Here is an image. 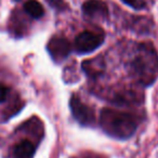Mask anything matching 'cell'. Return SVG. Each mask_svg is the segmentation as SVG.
<instances>
[{"instance_id":"obj_1","label":"cell","mask_w":158,"mask_h":158,"mask_svg":"<svg viewBox=\"0 0 158 158\" xmlns=\"http://www.w3.org/2000/svg\"><path fill=\"white\" fill-rule=\"evenodd\" d=\"M127 68L130 76L142 88L153 86L158 79V51L153 42L135 44L127 62Z\"/></svg>"},{"instance_id":"obj_2","label":"cell","mask_w":158,"mask_h":158,"mask_svg":"<svg viewBox=\"0 0 158 158\" xmlns=\"http://www.w3.org/2000/svg\"><path fill=\"white\" fill-rule=\"evenodd\" d=\"M141 119L132 113L104 108L100 116L103 131L117 140H128L136 132Z\"/></svg>"},{"instance_id":"obj_3","label":"cell","mask_w":158,"mask_h":158,"mask_svg":"<svg viewBox=\"0 0 158 158\" xmlns=\"http://www.w3.org/2000/svg\"><path fill=\"white\" fill-rule=\"evenodd\" d=\"M104 38L105 36L102 31H99V33L89 31H82L75 39V50L80 54L93 52L103 44Z\"/></svg>"},{"instance_id":"obj_4","label":"cell","mask_w":158,"mask_h":158,"mask_svg":"<svg viewBox=\"0 0 158 158\" xmlns=\"http://www.w3.org/2000/svg\"><path fill=\"white\" fill-rule=\"evenodd\" d=\"M69 106L74 118L82 126H91L95 120L94 112L92 108L81 102L77 95H73L70 98Z\"/></svg>"},{"instance_id":"obj_5","label":"cell","mask_w":158,"mask_h":158,"mask_svg":"<svg viewBox=\"0 0 158 158\" xmlns=\"http://www.w3.org/2000/svg\"><path fill=\"white\" fill-rule=\"evenodd\" d=\"M50 56L56 63L63 62L70 53V44L63 37H53L47 46Z\"/></svg>"},{"instance_id":"obj_6","label":"cell","mask_w":158,"mask_h":158,"mask_svg":"<svg viewBox=\"0 0 158 158\" xmlns=\"http://www.w3.org/2000/svg\"><path fill=\"white\" fill-rule=\"evenodd\" d=\"M82 11L91 18H107L108 8L102 0H88L82 5Z\"/></svg>"},{"instance_id":"obj_7","label":"cell","mask_w":158,"mask_h":158,"mask_svg":"<svg viewBox=\"0 0 158 158\" xmlns=\"http://www.w3.org/2000/svg\"><path fill=\"white\" fill-rule=\"evenodd\" d=\"M82 69L88 76L98 77L105 69V63L101 56H98L92 60H87L82 63Z\"/></svg>"},{"instance_id":"obj_8","label":"cell","mask_w":158,"mask_h":158,"mask_svg":"<svg viewBox=\"0 0 158 158\" xmlns=\"http://www.w3.org/2000/svg\"><path fill=\"white\" fill-rule=\"evenodd\" d=\"M35 153V147L33 143L28 140H24L16 144L13 148V154L15 158H31Z\"/></svg>"},{"instance_id":"obj_9","label":"cell","mask_w":158,"mask_h":158,"mask_svg":"<svg viewBox=\"0 0 158 158\" xmlns=\"http://www.w3.org/2000/svg\"><path fill=\"white\" fill-rule=\"evenodd\" d=\"M24 9L28 15L34 19H39L44 15V7L37 0H27L24 5Z\"/></svg>"},{"instance_id":"obj_10","label":"cell","mask_w":158,"mask_h":158,"mask_svg":"<svg viewBox=\"0 0 158 158\" xmlns=\"http://www.w3.org/2000/svg\"><path fill=\"white\" fill-rule=\"evenodd\" d=\"M123 2L135 10H142L147 7L145 0H123Z\"/></svg>"},{"instance_id":"obj_11","label":"cell","mask_w":158,"mask_h":158,"mask_svg":"<svg viewBox=\"0 0 158 158\" xmlns=\"http://www.w3.org/2000/svg\"><path fill=\"white\" fill-rule=\"evenodd\" d=\"M8 92H9L8 87L0 82V103L6 101V99H7V97H8Z\"/></svg>"}]
</instances>
